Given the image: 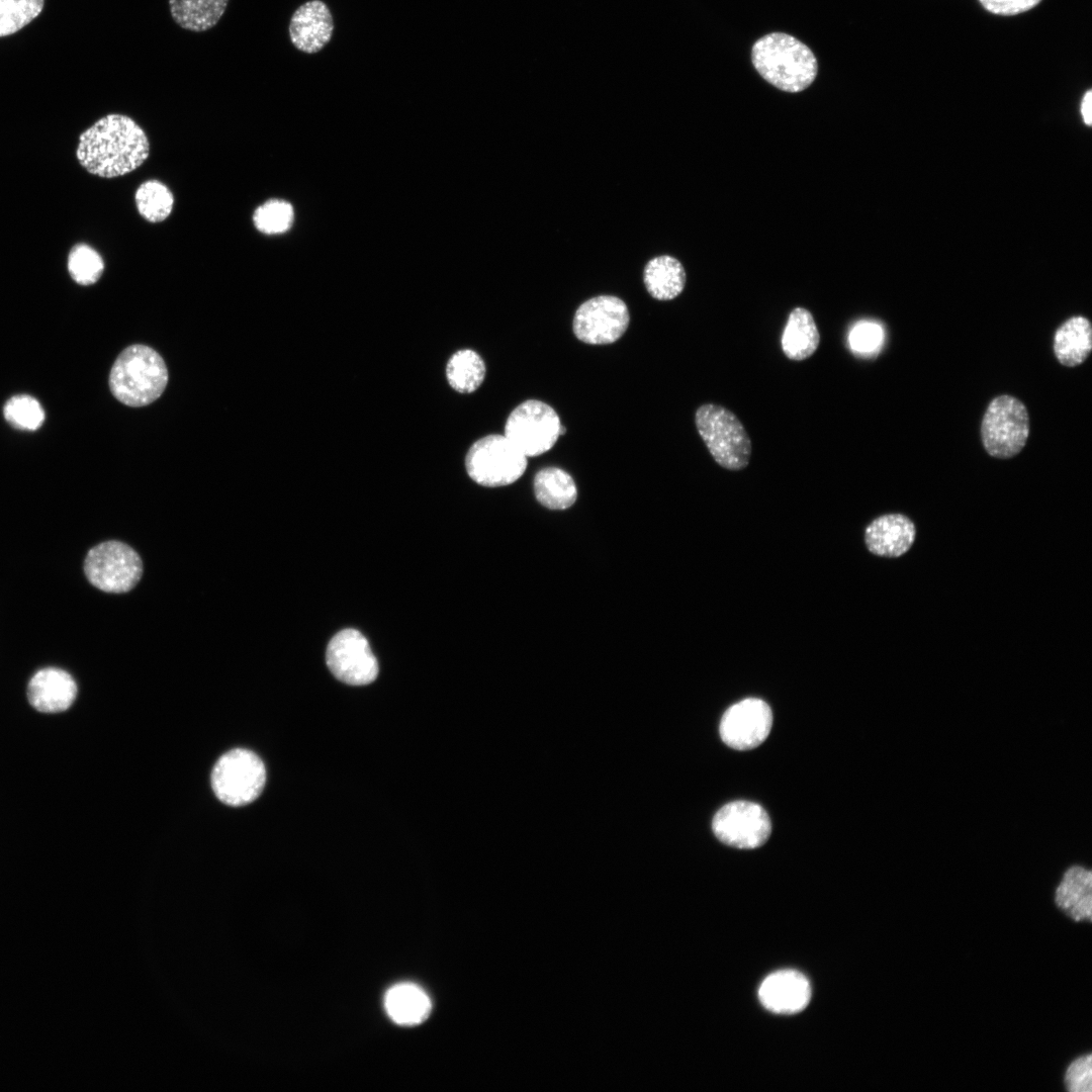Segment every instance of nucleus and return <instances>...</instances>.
Returning a JSON list of instances; mask_svg holds the SVG:
<instances>
[{"label":"nucleus","instance_id":"412c9836","mask_svg":"<svg viewBox=\"0 0 1092 1092\" xmlns=\"http://www.w3.org/2000/svg\"><path fill=\"white\" fill-rule=\"evenodd\" d=\"M1092 350V328L1088 318L1075 315L1055 333L1054 352L1058 361L1067 367L1083 363Z\"/></svg>","mask_w":1092,"mask_h":1092},{"label":"nucleus","instance_id":"393cba45","mask_svg":"<svg viewBox=\"0 0 1092 1092\" xmlns=\"http://www.w3.org/2000/svg\"><path fill=\"white\" fill-rule=\"evenodd\" d=\"M139 214L150 223L165 221L172 213L175 197L172 190L158 179L142 182L133 195Z\"/></svg>","mask_w":1092,"mask_h":1092},{"label":"nucleus","instance_id":"ddd939ff","mask_svg":"<svg viewBox=\"0 0 1092 1092\" xmlns=\"http://www.w3.org/2000/svg\"><path fill=\"white\" fill-rule=\"evenodd\" d=\"M771 725L772 713L768 704L758 698H747L726 710L719 733L727 746L749 750L767 738Z\"/></svg>","mask_w":1092,"mask_h":1092},{"label":"nucleus","instance_id":"dca6fc26","mask_svg":"<svg viewBox=\"0 0 1092 1092\" xmlns=\"http://www.w3.org/2000/svg\"><path fill=\"white\" fill-rule=\"evenodd\" d=\"M916 529L913 521L899 513L885 514L874 519L864 530L868 550L877 556L897 558L913 545Z\"/></svg>","mask_w":1092,"mask_h":1092},{"label":"nucleus","instance_id":"f257e3e1","mask_svg":"<svg viewBox=\"0 0 1092 1092\" xmlns=\"http://www.w3.org/2000/svg\"><path fill=\"white\" fill-rule=\"evenodd\" d=\"M150 152L148 134L132 117L109 113L80 134L76 156L90 174L111 179L138 170Z\"/></svg>","mask_w":1092,"mask_h":1092},{"label":"nucleus","instance_id":"bb28decb","mask_svg":"<svg viewBox=\"0 0 1092 1092\" xmlns=\"http://www.w3.org/2000/svg\"><path fill=\"white\" fill-rule=\"evenodd\" d=\"M294 221L292 204L281 198H269L259 204L252 213V222L257 232L265 236H277L287 233Z\"/></svg>","mask_w":1092,"mask_h":1092},{"label":"nucleus","instance_id":"f8f14e48","mask_svg":"<svg viewBox=\"0 0 1092 1092\" xmlns=\"http://www.w3.org/2000/svg\"><path fill=\"white\" fill-rule=\"evenodd\" d=\"M326 661L331 672L347 685H368L378 674L377 660L367 639L355 629L342 630L331 639Z\"/></svg>","mask_w":1092,"mask_h":1092},{"label":"nucleus","instance_id":"2f4dec72","mask_svg":"<svg viewBox=\"0 0 1092 1092\" xmlns=\"http://www.w3.org/2000/svg\"><path fill=\"white\" fill-rule=\"evenodd\" d=\"M1091 1055L1075 1060L1067 1069L1065 1085L1070 1092H1091L1092 1089Z\"/></svg>","mask_w":1092,"mask_h":1092},{"label":"nucleus","instance_id":"4be33fe9","mask_svg":"<svg viewBox=\"0 0 1092 1092\" xmlns=\"http://www.w3.org/2000/svg\"><path fill=\"white\" fill-rule=\"evenodd\" d=\"M384 1002L388 1015L401 1025L419 1024L431 1011L428 995L420 987L408 983L390 988Z\"/></svg>","mask_w":1092,"mask_h":1092},{"label":"nucleus","instance_id":"7c9ffc66","mask_svg":"<svg viewBox=\"0 0 1092 1092\" xmlns=\"http://www.w3.org/2000/svg\"><path fill=\"white\" fill-rule=\"evenodd\" d=\"M884 340L882 327L874 322H858L850 331L848 342L855 354L871 355L880 350Z\"/></svg>","mask_w":1092,"mask_h":1092},{"label":"nucleus","instance_id":"0eeeda50","mask_svg":"<svg viewBox=\"0 0 1092 1092\" xmlns=\"http://www.w3.org/2000/svg\"><path fill=\"white\" fill-rule=\"evenodd\" d=\"M266 782L263 761L254 752L236 748L219 757L211 772L215 796L229 806H244L259 797Z\"/></svg>","mask_w":1092,"mask_h":1092},{"label":"nucleus","instance_id":"72a5a7b5","mask_svg":"<svg viewBox=\"0 0 1092 1092\" xmlns=\"http://www.w3.org/2000/svg\"><path fill=\"white\" fill-rule=\"evenodd\" d=\"M1091 106H1092V92H1091V90H1088L1085 93V95L1083 96V99H1082V102H1081V114H1082L1084 122L1087 125H1090L1091 120H1092Z\"/></svg>","mask_w":1092,"mask_h":1092},{"label":"nucleus","instance_id":"7ed1b4c3","mask_svg":"<svg viewBox=\"0 0 1092 1092\" xmlns=\"http://www.w3.org/2000/svg\"><path fill=\"white\" fill-rule=\"evenodd\" d=\"M168 383V369L153 348L135 344L116 358L109 374L113 396L125 405L140 407L158 399Z\"/></svg>","mask_w":1092,"mask_h":1092},{"label":"nucleus","instance_id":"c756f323","mask_svg":"<svg viewBox=\"0 0 1092 1092\" xmlns=\"http://www.w3.org/2000/svg\"><path fill=\"white\" fill-rule=\"evenodd\" d=\"M6 421L14 428L33 431L44 421V412L40 403L29 395H15L4 405Z\"/></svg>","mask_w":1092,"mask_h":1092},{"label":"nucleus","instance_id":"5701e85b","mask_svg":"<svg viewBox=\"0 0 1092 1092\" xmlns=\"http://www.w3.org/2000/svg\"><path fill=\"white\" fill-rule=\"evenodd\" d=\"M230 0H169L172 19L178 26L193 32L214 27L224 14Z\"/></svg>","mask_w":1092,"mask_h":1092},{"label":"nucleus","instance_id":"20e7f679","mask_svg":"<svg viewBox=\"0 0 1092 1092\" xmlns=\"http://www.w3.org/2000/svg\"><path fill=\"white\" fill-rule=\"evenodd\" d=\"M699 435L715 462L728 470H742L750 462L752 444L737 416L723 405L704 403L695 413Z\"/></svg>","mask_w":1092,"mask_h":1092},{"label":"nucleus","instance_id":"473e14b6","mask_svg":"<svg viewBox=\"0 0 1092 1092\" xmlns=\"http://www.w3.org/2000/svg\"><path fill=\"white\" fill-rule=\"evenodd\" d=\"M982 6L998 15H1015L1036 6L1040 0H979Z\"/></svg>","mask_w":1092,"mask_h":1092},{"label":"nucleus","instance_id":"c85d7f7f","mask_svg":"<svg viewBox=\"0 0 1092 1092\" xmlns=\"http://www.w3.org/2000/svg\"><path fill=\"white\" fill-rule=\"evenodd\" d=\"M44 0H0V37L10 35L42 10Z\"/></svg>","mask_w":1092,"mask_h":1092},{"label":"nucleus","instance_id":"423d86ee","mask_svg":"<svg viewBox=\"0 0 1092 1092\" xmlns=\"http://www.w3.org/2000/svg\"><path fill=\"white\" fill-rule=\"evenodd\" d=\"M505 435L480 438L467 452L465 467L476 483L504 486L517 481L526 471L528 460Z\"/></svg>","mask_w":1092,"mask_h":1092},{"label":"nucleus","instance_id":"cd10ccee","mask_svg":"<svg viewBox=\"0 0 1092 1092\" xmlns=\"http://www.w3.org/2000/svg\"><path fill=\"white\" fill-rule=\"evenodd\" d=\"M105 268L102 256L87 244L74 246L68 256V271L72 279L81 285L96 283Z\"/></svg>","mask_w":1092,"mask_h":1092},{"label":"nucleus","instance_id":"f03ea898","mask_svg":"<svg viewBox=\"0 0 1092 1092\" xmlns=\"http://www.w3.org/2000/svg\"><path fill=\"white\" fill-rule=\"evenodd\" d=\"M751 60L766 82L790 93L803 91L817 76L818 66L812 51L783 32H771L756 40Z\"/></svg>","mask_w":1092,"mask_h":1092},{"label":"nucleus","instance_id":"aec40b11","mask_svg":"<svg viewBox=\"0 0 1092 1092\" xmlns=\"http://www.w3.org/2000/svg\"><path fill=\"white\" fill-rule=\"evenodd\" d=\"M687 274L682 264L670 255L650 259L643 269L647 292L657 300H671L685 289Z\"/></svg>","mask_w":1092,"mask_h":1092},{"label":"nucleus","instance_id":"a211bd4d","mask_svg":"<svg viewBox=\"0 0 1092 1092\" xmlns=\"http://www.w3.org/2000/svg\"><path fill=\"white\" fill-rule=\"evenodd\" d=\"M1055 901L1076 921L1091 919L1092 875L1081 866L1071 867L1056 890Z\"/></svg>","mask_w":1092,"mask_h":1092},{"label":"nucleus","instance_id":"2eb2a0df","mask_svg":"<svg viewBox=\"0 0 1092 1092\" xmlns=\"http://www.w3.org/2000/svg\"><path fill=\"white\" fill-rule=\"evenodd\" d=\"M334 30L332 13L322 0L301 4L292 14L288 32L300 52L315 54L330 41Z\"/></svg>","mask_w":1092,"mask_h":1092},{"label":"nucleus","instance_id":"39448f33","mask_svg":"<svg viewBox=\"0 0 1092 1092\" xmlns=\"http://www.w3.org/2000/svg\"><path fill=\"white\" fill-rule=\"evenodd\" d=\"M1029 436V416L1022 401L1011 395L993 398L982 420L981 439L987 453L1007 459L1017 455Z\"/></svg>","mask_w":1092,"mask_h":1092},{"label":"nucleus","instance_id":"f3484780","mask_svg":"<svg viewBox=\"0 0 1092 1092\" xmlns=\"http://www.w3.org/2000/svg\"><path fill=\"white\" fill-rule=\"evenodd\" d=\"M77 696V685L67 671L46 667L34 673L27 686L30 705L43 713L63 712L71 707Z\"/></svg>","mask_w":1092,"mask_h":1092},{"label":"nucleus","instance_id":"a878e982","mask_svg":"<svg viewBox=\"0 0 1092 1092\" xmlns=\"http://www.w3.org/2000/svg\"><path fill=\"white\" fill-rule=\"evenodd\" d=\"M485 364L482 358L471 349L454 353L446 367V376L453 389L461 393L475 391L485 376Z\"/></svg>","mask_w":1092,"mask_h":1092},{"label":"nucleus","instance_id":"b1692460","mask_svg":"<svg viewBox=\"0 0 1092 1092\" xmlns=\"http://www.w3.org/2000/svg\"><path fill=\"white\" fill-rule=\"evenodd\" d=\"M537 500L550 510H566L577 498V488L571 475L558 467L540 469L534 477Z\"/></svg>","mask_w":1092,"mask_h":1092},{"label":"nucleus","instance_id":"6ab92c4d","mask_svg":"<svg viewBox=\"0 0 1092 1092\" xmlns=\"http://www.w3.org/2000/svg\"><path fill=\"white\" fill-rule=\"evenodd\" d=\"M781 344L786 357L793 361H803L816 352L820 333L808 309L798 306L790 312Z\"/></svg>","mask_w":1092,"mask_h":1092},{"label":"nucleus","instance_id":"9b49d317","mask_svg":"<svg viewBox=\"0 0 1092 1092\" xmlns=\"http://www.w3.org/2000/svg\"><path fill=\"white\" fill-rule=\"evenodd\" d=\"M712 829L716 837L729 846L753 849L768 839L771 823L766 811L757 803L733 801L717 811Z\"/></svg>","mask_w":1092,"mask_h":1092},{"label":"nucleus","instance_id":"4468645a","mask_svg":"<svg viewBox=\"0 0 1092 1092\" xmlns=\"http://www.w3.org/2000/svg\"><path fill=\"white\" fill-rule=\"evenodd\" d=\"M758 998L761 1005L770 1012L795 1014L804 1010L810 1002V983L798 971L781 970L762 981Z\"/></svg>","mask_w":1092,"mask_h":1092},{"label":"nucleus","instance_id":"6e6552de","mask_svg":"<svg viewBox=\"0 0 1092 1092\" xmlns=\"http://www.w3.org/2000/svg\"><path fill=\"white\" fill-rule=\"evenodd\" d=\"M561 423L556 411L538 399H527L517 405L507 419L505 436L527 457L549 451L561 436Z\"/></svg>","mask_w":1092,"mask_h":1092},{"label":"nucleus","instance_id":"1a4fd4ad","mask_svg":"<svg viewBox=\"0 0 1092 1092\" xmlns=\"http://www.w3.org/2000/svg\"><path fill=\"white\" fill-rule=\"evenodd\" d=\"M89 582L106 593H125L140 580L143 563L138 553L120 541L102 542L89 550L84 561Z\"/></svg>","mask_w":1092,"mask_h":1092},{"label":"nucleus","instance_id":"9d476101","mask_svg":"<svg viewBox=\"0 0 1092 1092\" xmlns=\"http://www.w3.org/2000/svg\"><path fill=\"white\" fill-rule=\"evenodd\" d=\"M630 312L625 301L615 295H598L576 309L572 329L575 337L589 345H607L619 340L628 329Z\"/></svg>","mask_w":1092,"mask_h":1092}]
</instances>
